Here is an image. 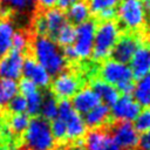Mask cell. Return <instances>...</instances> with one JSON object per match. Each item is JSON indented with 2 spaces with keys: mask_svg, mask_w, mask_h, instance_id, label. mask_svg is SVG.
<instances>
[{
  "mask_svg": "<svg viewBox=\"0 0 150 150\" xmlns=\"http://www.w3.org/2000/svg\"><path fill=\"white\" fill-rule=\"evenodd\" d=\"M0 125H1V121H0Z\"/></svg>",
  "mask_w": 150,
  "mask_h": 150,
  "instance_id": "cell-44",
  "label": "cell"
},
{
  "mask_svg": "<svg viewBox=\"0 0 150 150\" xmlns=\"http://www.w3.org/2000/svg\"><path fill=\"white\" fill-rule=\"evenodd\" d=\"M57 105H59V102L52 93H47L46 95H43L41 109H40L41 117L47 121L54 120L57 116Z\"/></svg>",
  "mask_w": 150,
  "mask_h": 150,
  "instance_id": "cell-24",
  "label": "cell"
},
{
  "mask_svg": "<svg viewBox=\"0 0 150 150\" xmlns=\"http://www.w3.org/2000/svg\"><path fill=\"white\" fill-rule=\"evenodd\" d=\"M141 46L138 38L131 35V34H124L121 35L111 52L112 59L123 62V63H129L131 57L134 56L135 52L137 48Z\"/></svg>",
  "mask_w": 150,
  "mask_h": 150,
  "instance_id": "cell-15",
  "label": "cell"
},
{
  "mask_svg": "<svg viewBox=\"0 0 150 150\" xmlns=\"http://www.w3.org/2000/svg\"><path fill=\"white\" fill-rule=\"evenodd\" d=\"M55 41L59 46L62 47H67V46H71V43L74 42L75 39V27L71 23H66L55 35Z\"/></svg>",
  "mask_w": 150,
  "mask_h": 150,
  "instance_id": "cell-27",
  "label": "cell"
},
{
  "mask_svg": "<svg viewBox=\"0 0 150 150\" xmlns=\"http://www.w3.org/2000/svg\"><path fill=\"white\" fill-rule=\"evenodd\" d=\"M132 124L139 134L150 130V108L141 109L139 114L136 116Z\"/></svg>",
  "mask_w": 150,
  "mask_h": 150,
  "instance_id": "cell-28",
  "label": "cell"
},
{
  "mask_svg": "<svg viewBox=\"0 0 150 150\" xmlns=\"http://www.w3.org/2000/svg\"><path fill=\"white\" fill-rule=\"evenodd\" d=\"M70 103L80 115H84L91 109H94L101 102L97 95L94 93V90L90 87H83V88H80L73 95Z\"/></svg>",
  "mask_w": 150,
  "mask_h": 150,
  "instance_id": "cell-16",
  "label": "cell"
},
{
  "mask_svg": "<svg viewBox=\"0 0 150 150\" xmlns=\"http://www.w3.org/2000/svg\"><path fill=\"white\" fill-rule=\"evenodd\" d=\"M95 30L96 22L93 20H87L75 27V39L71 48L76 60H87L91 56Z\"/></svg>",
  "mask_w": 150,
  "mask_h": 150,
  "instance_id": "cell-6",
  "label": "cell"
},
{
  "mask_svg": "<svg viewBox=\"0 0 150 150\" xmlns=\"http://www.w3.org/2000/svg\"><path fill=\"white\" fill-rule=\"evenodd\" d=\"M143 1H144V5H145L146 11H149V12H150V0H143Z\"/></svg>",
  "mask_w": 150,
  "mask_h": 150,
  "instance_id": "cell-40",
  "label": "cell"
},
{
  "mask_svg": "<svg viewBox=\"0 0 150 150\" xmlns=\"http://www.w3.org/2000/svg\"><path fill=\"white\" fill-rule=\"evenodd\" d=\"M1 1H2V0H0V6H1Z\"/></svg>",
  "mask_w": 150,
  "mask_h": 150,
  "instance_id": "cell-43",
  "label": "cell"
},
{
  "mask_svg": "<svg viewBox=\"0 0 150 150\" xmlns=\"http://www.w3.org/2000/svg\"><path fill=\"white\" fill-rule=\"evenodd\" d=\"M29 45V39L28 35L25 32H15L13 40H12V50L18 52V53H23Z\"/></svg>",
  "mask_w": 150,
  "mask_h": 150,
  "instance_id": "cell-30",
  "label": "cell"
},
{
  "mask_svg": "<svg viewBox=\"0 0 150 150\" xmlns=\"http://www.w3.org/2000/svg\"><path fill=\"white\" fill-rule=\"evenodd\" d=\"M29 121H30V118L26 112L25 114H13L9 117V121H8L9 130L13 134L21 135L27 129V127L29 124Z\"/></svg>",
  "mask_w": 150,
  "mask_h": 150,
  "instance_id": "cell-26",
  "label": "cell"
},
{
  "mask_svg": "<svg viewBox=\"0 0 150 150\" xmlns=\"http://www.w3.org/2000/svg\"><path fill=\"white\" fill-rule=\"evenodd\" d=\"M94 93L97 95V97L100 98V102L111 107L121 96V94L118 93L117 88L112 84L107 83L105 81L101 80V79H96L91 82V87H90Z\"/></svg>",
  "mask_w": 150,
  "mask_h": 150,
  "instance_id": "cell-18",
  "label": "cell"
},
{
  "mask_svg": "<svg viewBox=\"0 0 150 150\" xmlns=\"http://www.w3.org/2000/svg\"><path fill=\"white\" fill-rule=\"evenodd\" d=\"M68 150H86V149H84V146L82 144H74V145L69 146Z\"/></svg>",
  "mask_w": 150,
  "mask_h": 150,
  "instance_id": "cell-39",
  "label": "cell"
},
{
  "mask_svg": "<svg viewBox=\"0 0 150 150\" xmlns=\"http://www.w3.org/2000/svg\"><path fill=\"white\" fill-rule=\"evenodd\" d=\"M19 94V83L15 80L0 77V105H7Z\"/></svg>",
  "mask_w": 150,
  "mask_h": 150,
  "instance_id": "cell-23",
  "label": "cell"
},
{
  "mask_svg": "<svg viewBox=\"0 0 150 150\" xmlns=\"http://www.w3.org/2000/svg\"><path fill=\"white\" fill-rule=\"evenodd\" d=\"M134 87H135L134 80H130V81H125V82L121 83V84L117 86L116 88H117L118 93L122 94V95H132Z\"/></svg>",
  "mask_w": 150,
  "mask_h": 150,
  "instance_id": "cell-35",
  "label": "cell"
},
{
  "mask_svg": "<svg viewBox=\"0 0 150 150\" xmlns=\"http://www.w3.org/2000/svg\"><path fill=\"white\" fill-rule=\"evenodd\" d=\"M86 150H122L110 132L101 129H93L86 134L84 138Z\"/></svg>",
  "mask_w": 150,
  "mask_h": 150,
  "instance_id": "cell-12",
  "label": "cell"
},
{
  "mask_svg": "<svg viewBox=\"0 0 150 150\" xmlns=\"http://www.w3.org/2000/svg\"><path fill=\"white\" fill-rule=\"evenodd\" d=\"M120 36V26L114 20L102 21L98 26H96L91 57L96 61L107 60L111 55V52Z\"/></svg>",
  "mask_w": 150,
  "mask_h": 150,
  "instance_id": "cell-2",
  "label": "cell"
},
{
  "mask_svg": "<svg viewBox=\"0 0 150 150\" xmlns=\"http://www.w3.org/2000/svg\"><path fill=\"white\" fill-rule=\"evenodd\" d=\"M90 14H91V12H90V8H89L87 1L79 0L67 8L66 16H67V20H69L73 25L77 26V25L89 20Z\"/></svg>",
  "mask_w": 150,
  "mask_h": 150,
  "instance_id": "cell-21",
  "label": "cell"
},
{
  "mask_svg": "<svg viewBox=\"0 0 150 150\" xmlns=\"http://www.w3.org/2000/svg\"><path fill=\"white\" fill-rule=\"evenodd\" d=\"M23 143L29 150H54L55 138L50 123L39 116L32 118L23 132Z\"/></svg>",
  "mask_w": 150,
  "mask_h": 150,
  "instance_id": "cell-3",
  "label": "cell"
},
{
  "mask_svg": "<svg viewBox=\"0 0 150 150\" xmlns=\"http://www.w3.org/2000/svg\"><path fill=\"white\" fill-rule=\"evenodd\" d=\"M52 83V94L61 100L71 98L73 95L81 88L79 77L70 71H61L55 75Z\"/></svg>",
  "mask_w": 150,
  "mask_h": 150,
  "instance_id": "cell-9",
  "label": "cell"
},
{
  "mask_svg": "<svg viewBox=\"0 0 150 150\" xmlns=\"http://www.w3.org/2000/svg\"><path fill=\"white\" fill-rule=\"evenodd\" d=\"M110 135L122 150H134L137 148L139 132L135 129L132 122H117Z\"/></svg>",
  "mask_w": 150,
  "mask_h": 150,
  "instance_id": "cell-11",
  "label": "cell"
},
{
  "mask_svg": "<svg viewBox=\"0 0 150 150\" xmlns=\"http://www.w3.org/2000/svg\"><path fill=\"white\" fill-rule=\"evenodd\" d=\"M131 96L141 108H150V73L137 79Z\"/></svg>",
  "mask_w": 150,
  "mask_h": 150,
  "instance_id": "cell-20",
  "label": "cell"
},
{
  "mask_svg": "<svg viewBox=\"0 0 150 150\" xmlns=\"http://www.w3.org/2000/svg\"><path fill=\"white\" fill-rule=\"evenodd\" d=\"M22 75L32 81L39 88H47L52 82V75L34 59H25L22 66Z\"/></svg>",
  "mask_w": 150,
  "mask_h": 150,
  "instance_id": "cell-14",
  "label": "cell"
},
{
  "mask_svg": "<svg viewBox=\"0 0 150 150\" xmlns=\"http://www.w3.org/2000/svg\"><path fill=\"white\" fill-rule=\"evenodd\" d=\"M129 68L132 76L139 79L150 73V47L139 46L129 61Z\"/></svg>",
  "mask_w": 150,
  "mask_h": 150,
  "instance_id": "cell-17",
  "label": "cell"
},
{
  "mask_svg": "<svg viewBox=\"0 0 150 150\" xmlns=\"http://www.w3.org/2000/svg\"><path fill=\"white\" fill-rule=\"evenodd\" d=\"M23 97L26 98V102H27L26 114L28 116H38L40 114L43 94L40 91V89H36L35 91H33V93H30Z\"/></svg>",
  "mask_w": 150,
  "mask_h": 150,
  "instance_id": "cell-25",
  "label": "cell"
},
{
  "mask_svg": "<svg viewBox=\"0 0 150 150\" xmlns=\"http://www.w3.org/2000/svg\"><path fill=\"white\" fill-rule=\"evenodd\" d=\"M15 33L13 22L6 18H0V57L12 49V40Z\"/></svg>",
  "mask_w": 150,
  "mask_h": 150,
  "instance_id": "cell-22",
  "label": "cell"
},
{
  "mask_svg": "<svg viewBox=\"0 0 150 150\" xmlns=\"http://www.w3.org/2000/svg\"><path fill=\"white\" fill-rule=\"evenodd\" d=\"M25 57L22 53L9 52L0 57V77L18 80L22 75V66Z\"/></svg>",
  "mask_w": 150,
  "mask_h": 150,
  "instance_id": "cell-13",
  "label": "cell"
},
{
  "mask_svg": "<svg viewBox=\"0 0 150 150\" xmlns=\"http://www.w3.org/2000/svg\"><path fill=\"white\" fill-rule=\"evenodd\" d=\"M0 112H1V105H0Z\"/></svg>",
  "mask_w": 150,
  "mask_h": 150,
  "instance_id": "cell-42",
  "label": "cell"
},
{
  "mask_svg": "<svg viewBox=\"0 0 150 150\" xmlns=\"http://www.w3.org/2000/svg\"><path fill=\"white\" fill-rule=\"evenodd\" d=\"M110 107L100 103L97 104L94 109H91L90 111H88L87 114H84L83 116V121L87 125V128L93 129H98L103 125H105L110 118Z\"/></svg>",
  "mask_w": 150,
  "mask_h": 150,
  "instance_id": "cell-19",
  "label": "cell"
},
{
  "mask_svg": "<svg viewBox=\"0 0 150 150\" xmlns=\"http://www.w3.org/2000/svg\"><path fill=\"white\" fill-rule=\"evenodd\" d=\"M7 105H8V109L12 114H25L27 110L26 98L20 94H18Z\"/></svg>",
  "mask_w": 150,
  "mask_h": 150,
  "instance_id": "cell-32",
  "label": "cell"
},
{
  "mask_svg": "<svg viewBox=\"0 0 150 150\" xmlns=\"http://www.w3.org/2000/svg\"><path fill=\"white\" fill-rule=\"evenodd\" d=\"M118 22L128 30L141 29L146 21V8L143 0H122L117 5Z\"/></svg>",
  "mask_w": 150,
  "mask_h": 150,
  "instance_id": "cell-4",
  "label": "cell"
},
{
  "mask_svg": "<svg viewBox=\"0 0 150 150\" xmlns=\"http://www.w3.org/2000/svg\"><path fill=\"white\" fill-rule=\"evenodd\" d=\"M33 59L50 75H57L67 67V60L56 41L47 35H36L32 41Z\"/></svg>",
  "mask_w": 150,
  "mask_h": 150,
  "instance_id": "cell-1",
  "label": "cell"
},
{
  "mask_svg": "<svg viewBox=\"0 0 150 150\" xmlns=\"http://www.w3.org/2000/svg\"><path fill=\"white\" fill-rule=\"evenodd\" d=\"M97 16H98L102 21L114 20V18L116 16V9H115V8H107V9H103L102 12H100V13L97 14Z\"/></svg>",
  "mask_w": 150,
  "mask_h": 150,
  "instance_id": "cell-36",
  "label": "cell"
},
{
  "mask_svg": "<svg viewBox=\"0 0 150 150\" xmlns=\"http://www.w3.org/2000/svg\"><path fill=\"white\" fill-rule=\"evenodd\" d=\"M35 2L45 9L53 8L55 7V5H57V0H35Z\"/></svg>",
  "mask_w": 150,
  "mask_h": 150,
  "instance_id": "cell-37",
  "label": "cell"
},
{
  "mask_svg": "<svg viewBox=\"0 0 150 150\" xmlns=\"http://www.w3.org/2000/svg\"><path fill=\"white\" fill-rule=\"evenodd\" d=\"M50 130H52V134H53L55 141H63V139L67 138L66 124H64V122L61 118L55 117L54 120H52Z\"/></svg>",
  "mask_w": 150,
  "mask_h": 150,
  "instance_id": "cell-31",
  "label": "cell"
},
{
  "mask_svg": "<svg viewBox=\"0 0 150 150\" xmlns=\"http://www.w3.org/2000/svg\"><path fill=\"white\" fill-rule=\"evenodd\" d=\"M76 1H79V0H57V5L61 9H66Z\"/></svg>",
  "mask_w": 150,
  "mask_h": 150,
  "instance_id": "cell-38",
  "label": "cell"
},
{
  "mask_svg": "<svg viewBox=\"0 0 150 150\" xmlns=\"http://www.w3.org/2000/svg\"><path fill=\"white\" fill-rule=\"evenodd\" d=\"M5 4L18 12H25V11H29L34 7L35 0H4Z\"/></svg>",
  "mask_w": 150,
  "mask_h": 150,
  "instance_id": "cell-33",
  "label": "cell"
},
{
  "mask_svg": "<svg viewBox=\"0 0 150 150\" xmlns=\"http://www.w3.org/2000/svg\"><path fill=\"white\" fill-rule=\"evenodd\" d=\"M137 146L139 150H150V130L139 134Z\"/></svg>",
  "mask_w": 150,
  "mask_h": 150,
  "instance_id": "cell-34",
  "label": "cell"
},
{
  "mask_svg": "<svg viewBox=\"0 0 150 150\" xmlns=\"http://www.w3.org/2000/svg\"><path fill=\"white\" fill-rule=\"evenodd\" d=\"M19 150H29V149H27V148H22V149H19Z\"/></svg>",
  "mask_w": 150,
  "mask_h": 150,
  "instance_id": "cell-41",
  "label": "cell"
},
{
  "mask_svg": "<svg viewBox=\"0 0 150 150\" xmlns=\"http://www.w3.org/2000/svg\"><path fill=\"white\" fill-rule=\"evenodd\" d=\"M122 0H87V4L90 8V12L94 14H98L103 9L115 8Z\"/></svg>",
  "mask_w": 150,
  "mask_h": 150,
  "instance_id": "cell-29",
  "label": "cell"
},
{
  "mask_svg": "<svg viewBox=\"0 0 150 150\" xmlns=\"http://www.w3.org/2000/svg\"><path fill=\"white\" fill-rule=\"evenodd\" d=\"M141 109L131 95H121L110 107V116L118 122H134Z\"/></svg>",
  "mask_w": 150,
  "mask_h": 150,
  "instance_id": "cell-10",
  "label": "cell"
},
{
  "mask_svg": "<svg viewBox=\"0 0 150 150\" xmlns=\"http://www.w3.org/2000/svg\"><path fill=\"white\" fill-rule=\"evenodd\" d=\"M61 118L67 129V138L71 141H77L84 137L87 134V125L81 116L71 105L70 101L61 100L57 105V116Z\"/></svg>",
  "mask_w": 150,
  "mask_h": 150,
  "instance_id": "cell-5",
  "label": "cell"
},
{
  "mask_svg": "<svg viewBox=\"0 0 150 150\" xmlns=\"http://www.w3.org/2000/svg\"><path fill=\"white\" fill-rule=\"evenodd\" d=\"M100 79L115 87L120 86L125 81L134 80L132 73L128 63L120 62L115 59H107L102 62L98 69Z\"/></svg>",
  "mask_w": 150,
  "mask_h": 150,
  "instance_id": "cell-8",
  "label": "cell"
},
{
  "mask_svg": "<svg viewBox=\"0 0 150 150\" xmlns=\"http://www.w3.org/2000/svg\"><path fill=\"white\" fill-rule=\"evenodd\" d=\"M68 22L64 12L61 8H49L46 9L41 15H39L34 21V30L38 35H47L55 38L57 32Z\"/></svg>",
  "mask_w": 150,
  "mask_h": 150,
  "instance_id": "cell-7",
  "label": "cell"
}]
</instances>
